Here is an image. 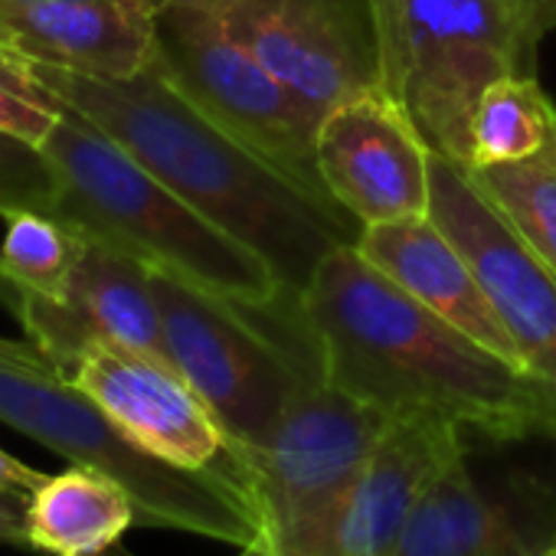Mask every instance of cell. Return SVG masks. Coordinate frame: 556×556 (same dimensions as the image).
I'll use <instances>...</instances> for the list:
<instances>
[{
    "mask_svg": "<svg viewBox=\"0 0 556 556\" xmlns=\"http://www.w3.org/2000/svg\"><path fill=\"white\" fill-rule=\"evenodd\" d=\"M354 245L374 268H380L390 282H396L422 308H429L432 315L468 334L475 344L527 374L520 351L510 341L501 315L494 312L484 286L478 282L471 262L429 213L364 226Z\"/></svg>",
    "mask_w": 556,
    "mask_h": 556,
    "instance_id": "cell-15",
    "label": "cell"
},
{
    "mask_svg": "<svg viewBox=\"0 0 556 556\" xmlns=\"http://www.w3.org/2000/svg\"><path fill=\"white\" fill-rule=\"evenodd\" d=\"M468 177L523 245L556 275V148L530 161L468 170Z\"/></svg>",
    "mask_w": 556,
    "mask_h": 556,
    "instance_id": "cell-20",
    "label": "cell"
},
{
    "mask_svg": "<svg viewBox=\"0 0 556 556\" xmlns=\"http://www.w3.org/2000/svg\"><path fill=\"white\" fill-rule=\"evenodd\" d=\"M63 380L86 393L148 455L184 471H213L242 494L239 458L219 419L170 361L96 341Z\"/></svg>",
    "mask_w": 556,
    "mask_h": 556,
    "instance_id": "cell-11",
    "label": "cell"
},
{
    "mask_svg": "<svg viewBox=\"0 0 556 556\" xmlns=\"http://www.w3.org/2000/svg\"><path fill=\"white\" fill-rule=\"evenodd\" d=\"M151 289L167 357L213 409L229 448L262 445L312 380L229 299L164 268H151Z\"/></svg>",
    "mask_w": 556,
    "mask_h": 556,
    "instance_id": "cell-8",
    "label": "cell"
},
{
    "mask_svg": "<svg viewBox=\"0 0 556 556\" xmlns=\"http://www.w3.org/2000/svg\"><path fill=\"white\" fill-rule=\"evenodd\" d=\"M63 180L43 148L0 131V216L17 210L56 213Z\"/></svg>",
    "mask_w": 556,
    "mask_h": 556,
    "instance_id": "cell-21",
    "label": "cell"
},
{
    "mask_svg": "<svg viewBox=\"0 0 556 556\" xmlns=\"http://www.w3.org/2000/svg\"><path fill=\"white\" fill-rule=\"evenodd\" d=\"M138 523L131 494L105 471L70 465L30 497V543L50 556H99Z\"/></svg>",
    "mask_w": 556,
    "mask_h": 556,
    "instance_id": "cell-17",
    "label": "cell"
},
{
    "mask_svg": "<svg viewBox=\"0 0 556 556\" xmlns=\"http://www.w3.org/2000/svg\"><path fill=\"white\" fill-rule=\"evenodd\" d=\"M0 361L17 364V367H30V370H43V374H53L50 364H47V357H43L27 338L17 341V338H4V334H0ZM53 377H56V374H53Z\"/></svg>",
    "mask_w": 556,
    "mask_h": 556,
    "instance_id": "cell-25",
    "label": "cell"
},
{
    "mask_svg": "<svg viewBox=\"0 0 556 556\" xmlns=\"http://www.w3.org/2000/svg\"><path fill=\"white\" fill-rule=\"evenodd\" d=\"M43 151L63 180L53 216L79 232L105 239L219 299L265 302L286 289L252 249L197 213L66 102Z\"/></svg>",
    "mask_w": 556,
    "mask_h": 556,
    "instance_id": "cell-3",
    "label": "cell"
},
{
    "mask_svg": "<svg viewBox=\"0 0 556 556\" xmlns=\"http://www.w3.org/2000/svg\"><path fill=\"white\" fill-rule=\"evenodd\" d=\"M393 556H533L504 507L488 501L452 458L409 510Z\"/></svg>",
    "mask_w": 556,
    "mask_h": 556,
    "instance_id": "cell-16",
    "label": "cell"
},
{
    "mask_svg": "<svg viewBox=\"0 0 556 556\" xmlns=\"http://www.w3.org/2000/svg\"><path fill=\"white\" fill-rule=\"evenodd\" d=\"M0 422L73 465L112 475L131 494L144 527H174L258 549L255 510L226 478L184 471L148 455L86 393L53 374L0 361Z\"/></svg>",
    "mask_w": 556,
    "mask_h": 556,
    "instance_id": "cell-6",
    "label": "cell"
},
{
    "mask_svg": "<svg viewBox=\"0 0 556 556\" xmlns=\"http://www.w3.org/2000/svg\"><path fill=\"white\" fill-rule=\"evenodd\" d=\"M0 56L86 76H135L154 60V14L141 0L0 4Z\"/></svg>",
    "mask_w": 556,
    "mask_h": 556,
    "instance_id": "cell-14",
    "label": "cell"
},
{
    "mask_svg": "<svg viewBox=\"0 0 556 556\" xmlns=\"http://www.w3.org/2000/svg\"><path fill=\"white\" fill-rule=\"evenodd\" d=\"M0 295L34 292L56 299L83 252V232L66 219L40 210H17L0 216Z\"/></svg>",
    "mask_w": 556,
    "mask_h": 556,
    "instance_id": "cell-19",
    "label": "cell"
},
{
    "mask_svg": "<svg viewBox=\"0 0 556 556\" xmlns=\"http://www.w3.org/2000/svg\"><path fill=\"white\" fill-rule=\"evenodd\" d=\"M325 370L387 416L429 413L488 439H556V400L527 374L422 308L354 242L325 255L302 292Z\"/></svg>",
    "mask_w": 556,
    "mask_h": 556,
    "instance_id": "cell-2",
    "label": "cell"
},
{
    "mask_svg": "<svg viewBox=\"0 0 556 556\" xmlns=\"http://www.w3.org/2000/svg\"><path fill=\"white\" fill-rule=\"evenodd\" d=\"M154 63L223 131L334 203L315 157L321 118L226 27L213 0L154 14Z\"/></svg>",
    "mask_w": 556,
    "mask_h": 556,
    "instance_id": "cell-7",
    "label": "cell"
},
{
    "mask_svg": "<svg viewBox=\"0 0 556 556\" xmlns=\"http://www.w3.org/2000/svg\"><path fill=\"white\" fill-rule=\"evenodd\" d=\"M47 481H50L47 471L14 458L8 448H0V491H11V494H21V497H34Z\"/></svg>",
    "mask_w": 556,
    "mask_h": 556,
    "instance_id": "cell-24",
    "label": "cell"
},
{
    "mask_svg": "<svg viewBox=\"0 0 556 556\" xmlns=\"http://www.w3.org/2000/svg\"><path fill=\"white\" fill-rule=\"evenodd\" d=\"M315 157L328 197L361 226L429 213L432 144L387 86L328 112Z\"/></svg>",
    "mask_w": 556,
    "mask_h": 556,
    "instance_id": "cell-13",
    "label": "cell"
},
{
    "mask_svg": "<svg viewBox=\"0 0 556 556\" xmlns=\"http://www.w3.org/2000/svg\"><path fill=\"white\" fill-rule=\"evenodd\" d=\"M141 4L151 11V14H161V11H170V8H184V4H203V0H141Z\"/></svg>",
    "mask_w": 556,
    "mask_h": 556,
    "instance_id": "cell-26",
    "label": "cell"
},
{
    "mask_svg": "<svg viewBox=\"0 0 556 556\" xmlns=\"http://www.w3.org/2000/svg\"><path fill=\"white\" fill-rule=\"evenodd\" d=\"M393 416L331 380L308 383L271 435L232 448L262 540L255 556H325L344 504Z\"/></svg>",
    "mask_w": 556,
    "mask_h": 556,
    "instance_id": "cell-5",
    "label": "cell"
},
{
    "mask_svg": "<svg viewBox=\"0 0 556 556\" xmlns=\"http://www.w3.org/2000/svg\"><path fill=\"white\" fill-rule=\"evenodd\" d=\"M27 507H30V497L0 491V543L17 546V549H34L30 530H27Z\"/></svg>",
    "mask_w": 556,
    "mask_h": 556,
    "instance_id": "cell-23",
    "label": "cell"
},
{
    "mask_svg": "<svg viewBox=\"0 0 556 556\" xmlns=\"http://www.w3.org/2000/svg\"><path fill=\"white\" fill-rule=\"evenodd\" d=\"M213 8L318 118L383 86L370 0H213Z\"/></svg>",
    "mask_w": 556,
    "mask_h": 556,
    "instance_id": "cell-9",
    "label": "cell"
},
{
    "mask_svg": "<svg viewBox=\"0 0 556 556\" xmlns=\"http://www.w3.org/2000/svg\"><path fill=\"white\" fill-rule=\"evenodd\" d=\"M63 102L43 89L24 63L0 56V131L43 148L60 125Z\"/></svg>",
    "mask_w": 556,
    "mask_h": 556,
    "instance_id": "cell-22",
    "label": "cell"
},
{
    "mask_svg": "<svg viewBox=\"0 0 556 556\" xmlns=\"http://www.w3.org/2000/svg\"><path fill=\"white\" fill-rule=\"evenodd\" d=\"M536 556H556V546H546L543 553H536Z\"/></svg>",
    "mask_w": 556,
    "mask_h": 556,
    "instance_id": "cell-29",
    "label": "cell"
},
{
    "mask_svg": "<svg viewBox=\"0 0 556 556\" xmlns=\"http://www.w3.org/2000/svg\"><path fill=\"white\" fill-rule=\"evenodd\" d=\"M99 556H128V553H118V549L112 546V549H105V553H99ZM242 556H255V553H252V549H242Z\"/></svg>",
    "mask_w": 556,
    "mask_h": 556,
    "instance_id": "cell-27",
    "label": "cell"
},
{
    "mask_svg": "<svg viewBox=\"0 0 556 556\" xmlns=\"http://www.w3.org/2000/svg\"><path fill=\"white\" fill-rule=\"evenodd\" d=\"M553 148L556 105L549 102L536 76H504L478 96L468 125L465 170L530 161Z\"/></svg>",
    "mask_w": 556,
    "mask_h": 556,
    "instance_id": "cell-18",
    "label": "cell"
},
{
    "mask_svg": "<svg viewBox=\"0 0 556 556\" xmlns=\"http://www.w3.org/2000/svg\"><path fill=\"white\" fill-rule=\"evenodd\" d=\"M60 102L86 115L197 213L252 249L282 286L305 292L325 255L364 226L312 197L206 118L151 60L135 76H86L24 63Z\"/></svg>",
    "mask_w": 556,
    "mask_h": 556,
    "instance_id": "cell-1",
    "label": "cell"
},
{
    "mask_svg": "<svg viewBox=\"0 0 556 556\" xmlns=\"http://www.w3.org/2000/svg\"><path fill=\"white\" fill-rule=\"evenodd\" d=\"M429 180V216L471 262L523 370L556 400V275L504 223L462 164L432 151Z\"/></svg>",
    "mask_w": 556,
    "mask_h": 556,
    "instance_id": "cell-10",
    "label": "cell"
},
{
    "mask_svg": "<svg viewBox=\"0 0 556 556\" xmlns=\"http://www.w3.org/2000/svg\"><path fill=\"white\" fill-rule=\"evenodd\" d=\"M0 302L17 315L24 338L47 357L60 380L96 341L170 361L151 289V265L89 232H83L79 262L56 299L8 292Z\"/></svg>",
    "mask_w": 556,
    "mask_h": 556,
    "instance_id": "cell-12",
    "label": "cell"
},
{
    "mask_svg": "<svg viewBox=\"0 0 556 556\" xmlns=\"http://www.w3.org/2000/svg\"><path fill=\"white\" fill-rule=\"evenodd\" d=\"M383 86L406 105L432 151L468 164L478 96L504 76H536L556 34V0H370Z\"/></svg>",
    "mask_w": 556,
    "mask_h": 556,
    "instance_id": "cell-4",
    "label": "cell"
},
{
    "mask_svg": "<svg viewBox=\"0 0 556 556\" xmlns=\"http://www.w3.org/2000/svg\"><path fill=\"white\" fill-rule=\"evenodd\" d=\"M0 4H37V0H0Z\"/></svg>",
    "mask_w": 556,
    "mask_h": 556,
    "instance_id": "cell-28",
    "label": "cell"
}]
</instances>
